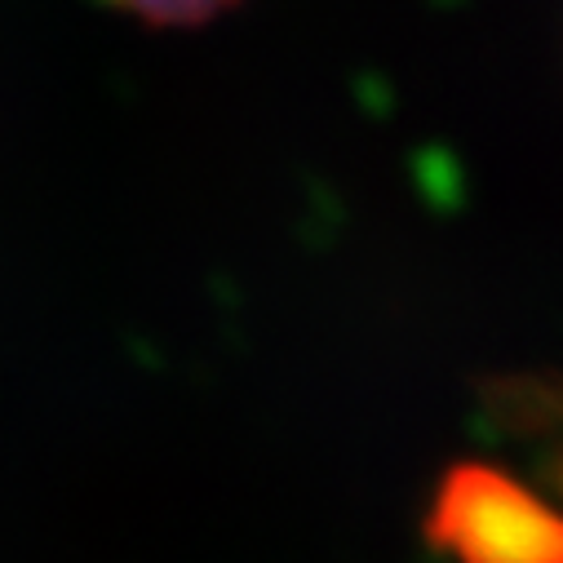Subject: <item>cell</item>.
Returning <instances> with one entry per match:
<instances>
[{"label":"cell","instance_id":"6da1fadb","mask_svg":"<svg viewBox=\"0 0 563 563\" xmlns=\"http://www.w3.org/2000/svg\"><path fill=\"white\" fill-rule=\"evenodd\" d=\"M427 541L453 563H563V510L501 466L462 462L435 488Z\"/></svg>","mask_w":563,"mask_h":563},{"label":"cell","instance_id":"7a4b0ae2","mask_svg":"<svg viewBox=\"0 0 563 563\" xmlns=\"http://www.w3.org/2000/svg\"><path fill=\"white\" fill-rule=\"evenodd\" d=\"M111 5L152 27H196V23H209L235 10L240 0H111Z\"/></svg>","mask_w":563,"mask_h":563},{"label":"cell","instance_id":"3957f363","mask_svg":"<svg viewBox=\"0 0 563 563\" xmlns=\"http://www.w3.org/2000/svg\"><path fill=\"white\" fill-rule=\"evenodd\" d=\"M559 412H563V404H559ZM559 479H563V457H559ZM563 488V484H559Z\"/></svg>","mask_w":563,"mask_h":563}]
</instances>
